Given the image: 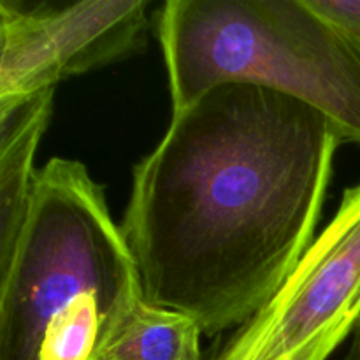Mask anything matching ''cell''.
I'll list each match as a JSON object with an SVG mask.
<instances>
[{"mask_svg": "<svg viewBox=\"0 0 360 360\" xmlns=\"http://www.w3.org/2000/svg\"><path fill=\"white\" fill-rule=\"evenodd\" d=\"M341 143L326 115L252 83L172 112L120 225L144 301L210 336L248 323L315 241Z\"/></svg>", "mask_w": 360, "mask_h": 360, "instance_id": "6da1fadb", "label": "cell"}, {"mask_svg": "<svg viewBox=\"0 0 360 360\" xmlns=\"http://www.w3.org/2000/svg\"><path fill=\"white\" fill-rule=\"evenodd\" d=\"M105 193L81 162L39 171L14 259L0 274V360H97L143 301Z\"/></svg>", "mask_w": 360, "mask_h": 360, "instance_id": "7a4b0ae2", "label": "cell"}, {"mask_svg": "<svg viewBox=\"0 0 360 360\" xmlns=\"http://www.w3.org/2000/svg\"><path fill=\"white\" fill-rule=\"evenodd\" d=\"M158 39L172 112L224 83H252L311 105L360 144V39L306 0H169Z\"/></svg>", "mask_w": 360, "mask_h": 360, "instance_id": "3957f363", "label": "cell"}, {"mask_svg": "<svg viewBox=\"0 0 360 360\" xmlns=\"http://www.w3.org/2000/svg\"><path fill=\"white\" fill-rule=\"evenodd\" d=\"M360 319V183L274 297L211 360H327Z\"/></svg>", "mask_w": 360, "mask_h": 360, "instance_id": "277c9868", "label": "cell"}, {"mask_svg": "<svg viewBox=\"0 0 360 360\" xmlns=\"http://www.w3.org/2000/svg\"><path fill=\"white\" fill-rule=\"evenodd\" d=\"M146 7V0H83L23 9L0 0V104L139 51Z\"/></svg>", "mask_w": 360, "mask_h": 360, "instance_id": "5b68a950", "label": "cell"}, {"mask_svg": "<svg viewBox=\"0 0 360 360\" xmlns=\"http://www.w3.org/2000/svg\"><path fill=\"white\" fill-rule=\"evenodd\" d=\"M55 88L0 104V274L23 236L39 172L34 158L53 111Z\"/></svg>", "mask_w": 360, "mask_h": 360, "instance_id": "8992f818", "label": "cell"}, {"mask_svg": "<svg viewBox=\"0 0 360 360\" xmlns=\"http://www.w3.org/2000/svg\"><path fill=\"white\" fill-rule=\"evenodd\" d=\"M199 323L139 301L116 326L97 360H200Z\"/></svg>", "mask_w": 360, "mask_h": 360, "instance_id": "52a82bcc", "label": "cell"}, {"mask_svg": "<svg viewBox=\"0 0 360 360\" xmlns=\"http://www.w3.org/2000/svg\"><path fill=\"white\" fill-rule=\"evenodd\" d=\"M306 2L316 14L360 39V0H306Z\"/></svg>", "mask_w": 360, "mask_h": 360, "instance_id": "ba28073f", "label": "cell"}, {"mask_svg": "<svg viewBox=\"0 0 360 360\" xmlns=\"http://www.w3.org/2000/svg\"><path fill=\"white\" fill-rule=\"evenodd\" d=\"M345 360H360V319H359L357 326H355L354 334H352L350 350H348Z\"/></svg>", "mask_w": 360, "mask_h": 360, "instance_id": "9c48e42d", "label": "cell"}]
</instances>
